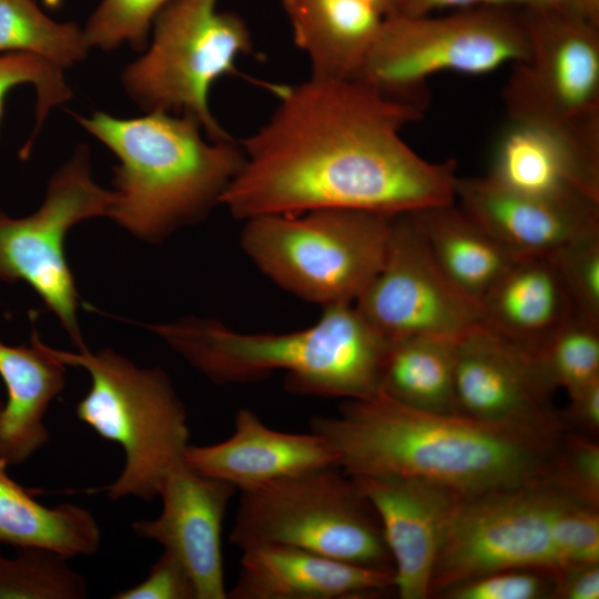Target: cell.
<instances>
[{
  "label": "cell",
  "mask_w": 599,
  "mask_h": 599,
  "mask_svg": "<svg viewBox=\"0 0 599 599\" xmlns=\"http://www.w3.org/2000/svg\"><path fill=\"white\" fill-rule=\"evenodd\" d=\"M424 110L356 79L283 88L270 119L241 140L244 161L221 204L240 221L346 209L388 216L455 202L456 163L402 138Z\"/></svg>",
  "instance_id": "1"
},
{
  "label": "cell",
  "mask_w": 599,
  "mask_h": 599,
  "mask_svg": "<svg viewBox=\"0 0 599 599\" xmlns=\"http://www.w3.org/2000/svg\"><path fill=\"white\" fill-rule=\"evenodd\" d=\"M309 427L352 478L415 477L464 497L546 478L560 443L424 412L383 393L344 400L335 416H315Z\"/></svg>",
  "instance_id": "2"
},
{
  "label": "cell",
  "mask_w": 599,
  "mask_h": 599,
  "mask_svg": "<svg viewBox=\"0 0 599 599\" xmlns=\"http://www.w3.org/2000/svg\"><path fill=\"white\" fill-rule=\"evenodd\" d=\"M322 309L313 325L287 333H244L195 317L152 329L216 384L253 383L282 372L285 387L296 394L344 400L377 395L389 341L354 304Z\"/></svg>",
  "instance_id": "3"
},
{
  "label": "cell",
  "mask_w": 599,
  "mask_h": 599,
  "mask_svg": "<svg viewBox=\"0 0 599 599\" xmlns=\"http://www.w3.org/2000/svg\"><path fill=\"white\" fill-rule=\"evenodd\" d=\"M77 120L119 161L108 216L146 241H159L221 204L244 161L237 141L209 139L185 114L116 118L99 111Z\"/></svg>",
  "instance_id": "4"
},
{
  "label": "cell",
  "mask_w": 599,
  "mask_h": 599,
  "mask_svg": "<svg viewBox=\"0 0 599 599\" xmlns=\"http://www.w3.org/2000/svg\"><path fill=\"white\" fill-rule=\"evenodd\" d=\"M63 365L88 370L91 386L77 405L78 418L120 445L125 463L105 490L112 500H151L170 471L184 460L186 409L160 368H139L112 349L70 353L47 346Z\"/></svg>",
  "instance_id": "5"
},
{
  "label": "cell",
  "mask_w": 599,
  "mask_h": 599,
  "mask_svg": "<svg viewBox=\"0 0 599 599\" xmlns=\"http://www.w3.org/2000/svg\"><path fill=\"white\" fill-rule=\"evenodd\" d=\"M394 216L346 209L247 219L240 244L278 287L322 308L354 304L385 261Z\"/></svg>",
  "instance_id": "6"
},
{
  "label": "cell",
  "mask_w": 599,
  "mask_h": 599,
  "mask_svg": "<svg viewBox=\"0 0 599 599\" xmlns=\"http://www.w3.org/2000/svg\"><path fill=\"white\" fill-rule=\"evenodd\" d=\"M519 9L478 7L435 16H389L355 79L425 111L427 81L445 71L483 75L528 57Z\"/></svg>",
  "instance_id": "7"
},
{
  "label": "cell",
  "mask_w": 599,
  "mask_h": 599,
  "mask_svg": "<svg viewBox=\"0 0 599 599\" xmlns=\"http://www.w3.org/2000/svg\"><path fill=\"white\" fill-rule=\"evenodd\" d=\"M230 542L241 551L290 546L394 572L373 507L336 465L241 491Z\"/></svg>",
  "instance_id": "8"
},
{
  "label": "cell",
  "mask_w": 599,
  "mask_h": 599,
  "mask_svg": "<svg viewBox=\"0 0 599 599\" xmlns=\"http://www.w3.org/2000/svg\"><path fill=\"white\" fill-rule=\"evenodd\" d=\"M219 0H171L155 17L144 53L122 72L128 95L146 112L194 118L213 141L233 140L213 116V84L252 51L246 22Z\"/></svg>",
  "instance_id": "9"
},
{
  "label": "cell",
  "mask_w": 599,
  "mask_h": 599,
  "mask_svg": "<svg viewBox=\"0 0 599 599\" xmlns=\"http://www.w3.org/2000/svg\"><path fill=\"white\" fill-rule=\"evenodd\" d=\"M528 57L501 91L510 121L554 131L599 154V26L569 6L519 9Z\"/></svg>",
  "instance_id": "10"
},
{
  "label": "cell",
  "mask_w": 599,
  "mask_h": 599,
  "mask_svg": "<svg viewBox=\"0 0 599 599\" xmlns=\"http://www.w3.org/2000/svg\"><path fill=\"white\" fill-rule=\"evenodd\" d=\"M573 500L546 478L463 497L434 568L430 596L496 570L566 568L559 526Z\"/></svg>",
  "instance_id": "11"
},
{
  "label": "cell",
  "mask_w": 599,
  "mask_h": 599,
  "mask_svg": "<svg viewBox=\"0 0 599 599\" xmlns=\"http://www.w3.org/2000/svg\"><path fill=\"white\" fill-rule=\"evenodd\" d=\"M112 202L113 192L93 181L89 151L80 145L51 177L35 212L16 219L0 211V282L27 283L55 314L79 351L85 345L77 322L78 294L64 255V238L77 223L108 216Z\"/></svg>",
  "instance_id": "12"
},
{
  "label": "cell",
  "mask_w": 599,
  "mask_h": 599,
  "mask_svg": "<svg viewBox=\"0 0 599 599\" xmlns=\"http://www.w3.org/2000/svg\"><path fill=\"white\" fill-rule=\"evenodd\" d=\"M354 305L388 341L458 339L480 325L479 305L443 273L412 213L393 217L383 266Z\"/></svg>",
  "instance_id": "13"
},
{
  "label": "cell",
  "mask_w": 599,
  "mask_h": 599,
  "mask_svg": "<svg viewBox=\"0 0 599 599\" xmlns=\"http://www.w3.org/2000/svg\"><path fill=\"white\" fill-rule=\"evenodd\" d=\"M556 389L534 352L483 325L456 341L459 415L529 438L558 443L569 430L554 404Z\"/></svg>",
  "instance_id": "14"
},
{
  "label": "cell",
  "mask_w": 599,
  "mask_h": 599,
  "mask_svg": "<svg viewBox=\"0 0 599 599\" xmlns=\"http://www.w3.org/2000/svg\"><path fill=\"white\" fill-rule=\"evenodd\" d=\"M353 480L379 520L393 560L394 590L402 599L430 597L434 568L464 496L415 477L387 475Z\"/></svg>",
  "instance_id": "15"
},
{
  "label": "cell",
  "mask_w": 599,
  "mask_h": 599,
  "mask_svg": "<svg viewBox=\"0 0 599 599\" xmlns=\"http://www.w3.org/2000/svg\"><path fill=\"white\" fill-rule=\"evenodd\" d=\"M236 488L191 469L184 460L166 476L155 519L132 524L134 532L158 542L186 570L196 599H226L222 556L225 512Z\"/></svg>",
  "instance_id": "16"
},
{
  "label": "cell",
  "mask_w": 599,
  "mask_h": 599,
  "mask_svg": "<svg viewBox=\"0 0 599 599\" xmlns=\"http://www.w3.org/2000/svg\"><path fill=\"white\" fill-rule=\"evenodd\" d=\"M455 202L519 257L551 256L572 241L599 232V202L580 194L530 195L488 175L457 176Z\"/></svg>",
  "instance_id": "17"
},
{
  "label": "cell",
  "mask_w": 599,
  "mask_h": 599,
  "mask_svg": "<svg viewBox=\"0 0 599 599\" xmlns=\"http://www.w3.org/2000/svg\"><path fill=\"white\" fill-rule=\"evenodd\" d=\"M184 463L207 477L246 491L309 470L335 465L317 434H294L270 428L248 408L235 414L234 432L225 440L189 445Z\"/></svg>",
  "instance_id": "18"
},
{
  "label": "cell",
  "mask_w": 599,
  "mask_h": 599,
  "mask_svg": "<svg viewBox=\"0 0 599 599\" xmlns=\"http://www.w3.org/2000/svg\"><path fill=\"white\" fill-rule=\"evenodd\" d=\"M394 572L304 549L260 545L242 550L230 599H338L384 595Z\"/></svg>",
  "instance_id": "19"
},
{
  "label": "cell",
  "mask_w": 599,
  "mask_h": 599,
  "mask_svg": "<svg viewBox=\"0 0 599 599\" xmlns=\"http://www.w3.org/2000/svg\"><path fill=\"white\" fill-rule=\"evenodd\" d=\"M525 194H580L599 202V154L547 129L510 121L487 174Z\"/></svg>",
  "instance_id": "20"
},
{
  "label": "cell",
  "mask_w": 599,
  "mask_h": 599,
  "mask_svg": "<svg viewBox=\"0 0 599 599\" xmlns=\"http://www.w3.org/2000/svg\"><path fill=\"white\" fill-rule=\"evenodd\" d=\"M480 325L534 352L575 313L550 256H524L479 304Z\"/></svg>",
  "instance_id": "21"
},
{
  "label": "cell",
  "mask_w": 599,
  "mask_h": 599,
  "mask_svg": "<svg viewBox=\"0 0 599 599\" xmlns=\"http://www.w3.org/2000/svg\"><path fill=\"white\" fill-rule=\"evenodd\" d=\"M312 78L355 79L386 14L368 0H282Z\"/></svg>",
  "instance_id": "22"
},
{
  "label": "cell",
  "mask_w": 599,
  "mask_h": 599,
  "mask_svg": "<svg viewBox=\"0 0 599 599\" xmlns=\"http://www.w3.org/2000/svg\"><path fill=\"white\" fill-rule=\"evenodd\" d=\"M64 366L33 332L29 346L0 341V377L7 402H0V454L9 465L29 459L49 440L43 422L64 386Z\"/></svg>",
  "instance_id": "23"
},
{
  "label": "cell",
  "mask_w": 599,
  "mask_h": 599,
  "mask_svg": "<svg viewBox=\"0 0 599 599\" xmlns=\"http://www.w3.org/2000/svg\"><path fill=\"white\" fill-rule=\"evenodd\" d=\"M412 215L443 273L478 305L520 258L456 202Z\"/></svg>",
  "instance_id": "24"
},
{
  "label": "cell",
  "mask_w": 599,
  "mask_h": 599,
  "mask_svg": "<svg viewBox=\"0 0 599 599\" xmlns=\"http://www.w3.org/2000/svg\"><path fill=\"white\" fill-rule=\"evenodd\" d=\"M9 464L0 454V544L41 547L67 557L92 555L101 541L93 515L74 504L48 507L7 471Z\"/></svg>",
  "instance_id": "25"
},
{
  "label": "cell",
  "mask_w": 599,
  "mask_h": 599,
  "mask_svg": "<svg viewBox=\"0 0 599 599\" xmlns=\"http://www.w3.org/2000/svg\"><path fill=\"white\" fill-rule=\"evenodd\" d=\"M456 341L426 336L389 341L379 393L424 412L458 415L455 397Z\"/></svg>",
  "instance_id": "26"
},
{
  "label": "cell",
  "mask_w": 599,
  "mask_h": 599,
  "mask_svg": "<svg viewBox=\"0 0 599 599\" xmlns=\"http://www.w3.org/2000/svg\"><path fill=\"white\" fill-rule=\"evenodd\" d=\"M89 49L77 23L52 20L32 0H0V52L32 54L65 69Z\"/></svg>",
  "instance_id": "27"
},
{
  "label": "cell",
  "mask_w": 599,
  "mask_h": 599,
  "mask_svg": "<svg viewBox=\"0 0 599 599\" xmlns=\"http://www.w3.org/2000/svg\"><path fill=\"white\" fill-rule=\"evenodd\" d=\"M69 557L41 547H20L14 557L0 554V599H83L85 578Z\"/></svg>",
  "instance_id": "28"
},
{
  "label": "cell",
  "mask_w": 599,
  "mask_h": 599,
  "mask_svg": "<svg viewBox=\"0 0 599 599\" xmlns=\"http://www.w3.org/2000/svg\"><path fill=\"white\" fill-rule=\"evenodd\" d=\"M534 354L555 389L572 397L599 379V324L573 314Z\"/></svg>",
  "instance_id": "29"
},
{
  "label": "cell",
  "mask_w": 599,
  "mask_h": 599,
  "mask_svg": "<svg viewBox=\"0 0 599 599\" xmlns=\"http://www.w3.org/2000/svg\"><path fill=\"white\" fill-rule=\"evenodd\" d=\"M171 0H101L83 28L89 48L112 51L128 43L145 50L153 20Z\"/></svg>",
  "instance_id": "30"
},
{
  "label": "cell",
  "mask_w": 599,
  "mask_h": 599,
  "mask_svg": "<svg viewBox=\"0 0 599 599\" xmlns=\"http://www.w3.org/2000/svg\"><path fill=\"white\" fill-rule=\"evenodd\" d=\"M23 84L33 85L37 92V123L32 138L24 146L27 153L50 110L69 101L72 91L64 79L63 69L50 61L28 53H4L0 55V124L6 97L11 89Z\"/></svg>",
  "instance_id": "31"
},
{
  "label": "cell",
  "mask_w": 599,
  "mask_h": 599,
  "mask_svg": "<svg viewBox=\"0 0 599 599\" xmlns=\"http://www.w3.org/2000/svg\"><path fill=\"white\" fill-rule=\"evenodd\" d=\"M550 257L573 313L599 324V232L572 241Z\"/></svg>",
  "instance_id": "32"
},
{
  "label": "cell",
  "mask_w": 599,
  "mask_h": 599,
  "mask_svg": "<svg viewBox=\"0 0 599 599\" xmlns=\"http://www.w3.org/2000/svg\"><path fill=\"white\" fill-rule=\"evenodd\" d=\"M546 479L571 497L599 507V445L595 437L568 430Z\"/></svg>",
  "instance_id": "33"
},
{
  "label": "cell",
  "mask_w": 599,
  "mask_h": 599,
  "mask_svg": "<svg viewBox=\"0 0 599 599\" xmlns=\"http://www.w3.org/2000/svg\"><path fill=\"white\" fill-rule=\"evenodd\" d=\"M554 573L541 569L510 568L488 572L439 595L447 599H541L552 598Z\"/></svg>",
  "instance_id": "34"
},
{
  "label": "cell",
  "mask_w": 599,
  "mask_h": 599,
  "mask_svg": "<svg viewBox=\"0 0 599 599\" xmlns=\"http://www.w3.org/2000/svg\"><path fill=\"white\" fill-rule=\"evenodd\" d=\"M113 599H196L193 583L182 564L163 551L140 583L121 590Z\"/></svg>",
  "instance_id": "35"
},
{
  "label": "cell",
  "mask_w": 599,
  "mask_h": 599,
  "mask_svg": "<svg viewBox=\"0 0 599 599\" xmlns=\"http://www.w3.org/2000/svg\"><path fill=\"white\" fill-rule=\"evenodd\" d=\"M554 580L552 598H599V562L568 566L555 572Z\"/></svg>",
  "instance_id": "36"
},
{
  "label": "cell",
  "mask_w": 599,
  "mask_h": 599,
  "mask_svg": "<svg viewBox=\"0 0 599 599\" xmlns=\"http://www.w3.org/2000/svg\"><path fill=\"white\" fill-rule=\"evenodd\" d=\"M561 412L569 430L596 438L599 430V379L569 397V406Z\"/></svg>",
  "instance_id": "37"
},
{
  "label": "cell",
  "mask_w": 599,
  "mask_h": 599,
  "mask_svg": "<svg viewBox=\"0 0 599 599\" xmlns=\"http://www.w3.org/2000/svg\"><path fill=\"white\" fill-rule=\"evenodd\" d=\"M542 3L541 0H395L393 16L418 17L440 10H463L478 7H504L520 9Z\"/></svg>",
  "instance_id": "38"
},
{
  "label": "cell",
  "mask_w": 599,
  "mask_h": 599,
  "mask_svg": "<svg viewBox=\"0 0 599 599\" xmlns=\"http://www.w3.org/2000/svg\"><path fill=\"white\" fill-rule=\"evenodd\" d=\"M571 7L596 26H599V0H572Z\"/></svg>",
  "instance_id": "39"
},
{
  "label": "cell",
  "mask_w": 599,
  "mask_h": 599,
  "mask_svg": "<svg viewBox=\"0 0 599 599\" xmlns=\"http://www.w3.org/2000/svg\"><path fill=\"white\" fill-rule=\"evenodd\" d=\"M378 7L386 17L393 16L395 11V0H368Z\"/></svg>",
  "instance_id": "40"
},
{
  "label": "cell",
  "mask_w": 599,
  "mask_h": 599,
  "mask_svg": "<svg viewBox=\"0 0 599 599\" xmlns=\"http://www.w3.org/2000/svg\"><path fill=\"white\" fill-rule=\"evenodd\" d=\"M542 3L556 4V6H570L572 0H541ZM572 8V7H571Z\"/></svg>",
  "instance_id": "41"
}]
</instances>
